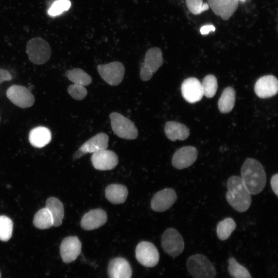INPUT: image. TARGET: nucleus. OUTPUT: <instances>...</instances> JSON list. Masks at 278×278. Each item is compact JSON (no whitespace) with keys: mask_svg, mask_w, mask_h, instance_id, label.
<instances>
[{"mask_svg":"<svg viewBox=\"0 0 278 278\" xmlns=\"http://www.w3.org/2000/svg\"><path fill=\"white\" fill-rule=\"evenodd\" d=\"M240 178L251 195L262 192L267 181L263 165L258 161L252 158H248L244 162L241 168Z\"/></svg>","mask_w":278,"mask_h":278,"instance_id":"obj_1","label":"nucleus"},{"mask_svg":"<svg viewBox=\"0 0 278 278\" xmlns=\"http://www.w3.org/2000/svg\"><path fill=\"white\" fill-rule=\"evenodd\" d=\"M225 198L228 203L239 212L246 211L251 204V194L238 176L230 177L227 181Z\"/></svg>","mask_w":278,"mask_h":278,"instance_id":"obj_2","label":"nucleus"},{"mask_svg":"<svg viewBox=\"0 0 278 278\" xmlns=\"http://www.w3.org/2000/svg\"><path fill=\"white\" fill-rule=\"evenodd\" d=\"M186 266L194 278H215L216 269L210 260L204 255L196 254L188 257Z\"/></svg>","mask_w":278,"mask_h":278,"instance_id":"obj_3","label":"nucleus"},{"mask_svg":"<svg viewBox=\"0 0 278 278\" xmlns=\"http://www.w3.org/2000/svg\"><path fill=\"white\" fill-rule=\"evenodd\" d=\"M26 53L32 63L41 65L49 60L51 51L49 44L45 40L37 37L28 42Z\"/></svg>","mask_w":278,"mask_h":278,"instance_id":"obj_4","label":"nucleus"},{"mask_svg":"<svg viewBox=\"0 0 278 278\" xmlns=\"http://www.w3.org/2000/svg\"><path fill=\"white\" fill-rule=\"evenodd\" d=\"M112 129L118 137L126 140L135 139L138 131L134 123L118 112L110 114Z\"/></svg>","mask_w":278,"mask_h":278,"instance_id":"obj_5","label":"nucleus"},{"mask_svg":"<svg viewBox=\"0 0 278 278\" xmlns=\"http://www.w3.org/2000/svg\"><path fill=\"white\" fill-rule=\"evenodd\" d=\"M163 59L161 50L158 47L149 49L145 55L144 62L140 67V77L144 81L150 80L153 74L162 66Z\"/></svg>","mask_w":278,"mask_h":278,"instance_id":"obj_6","label":"nucleus"},{"mask_svg":"<svg viewBox=\"0 0 278 278\" xmlns=\"http://www.w3.org/2000/svg\"><path fill=\"white\" fill-rule=\"evenodd\" d=\"M161 245L164 251L172 257L181 254L184 249L182 236L173 228H168L164 231L161 238Z\"/></svg>","mask_w":278,"mask_h":278,"instance_id":"obj_7","label":"nucleus"},{"mask_svg":"<svg viewBox=\"0 0 278 278\" xmlns=\"http://www.w3.org/2000/svg\"><path fill=\"white\" fill-rule=\"evenodd\" d=\"M135 257L144 266L153 267L158 263L160 256L158 249L152 243L143 241L136 247Z\"/></svg>","mask_w":278,"mask_h":278,"instance_id":"obj_8","label":"nucleus"},{"mask_svg":"<svg viewBox=\"0 0 278 278\" xmlns=\"http://www.w3.org/2000/svg\"><path fill=\"white\" fill-rule=\"evenodd\" d=\"M97 70L102 79L112 86L119 84L123 80L125 74L124 66L119 61L98 65Z\"/></svg>","mask_w":278,"mask_h":278,"instance_id":"obj_9","label":"nucleus"},{"mask_svg":"<svg viewBox=\"0 0 278 278\" xmlns=\"http://www.w3.org/2000/svg\"><path fill=\"white\" fill-rule=\"evenodd\" d=\"M6 95L11 102L22 108L31 107L35 101L30 90L21 85L14 84L10 86L6 91Z\"/></svg>","mask_w":278,"mask_h":278,"instance_id":"obj_10","label":"nucleus"},{"mask_svg":"<svg viewBox=\"0 0 278 278\" xmlns=\"http://www.w3.org/2000/svg\"><path fill=\"white\" fill-rule=\"evenodd\" d=\"M109 136L103 132L99 133L86 141L75 153L74 159H78L88 153H94L107 149L108 146Z\"/></svg>","mask_w":278,"mask_h":278,"instance_id":"obj_11","label":"nucleus"},{"mask_svg":"<svg viewBox=\"0 0 278 278\" xmlns=\"http://www.w3.org/2000/svg\"><path fill=\"white\" fill-rule=\"evenodd\" d=\"M81 251V242L75 236L64 238L60 246L61 257L65 263L74 261Z\"/></svg>","mask_w":278,"mask_h":278,"instance_id":"obj_12","label":"nucleus"},{"mask_svg":"<svg viewBox=\"0 0 278 278\" xmlns=\"http://www.w3.org/2000/svg\"><path fill=\"white\" fill-rule=\"evenodd\" d=\"M197 155L198 151L195 147H182L173 154L171 163L178 169H184L191 166L196 161Z\"/></svg>","mask_w":278,"mask_h":278,"instance_id":"obj_13","label":"nucleus"},{"mask_svg":"<svg viewBox=\"0 0 278 278\" xmlns=\"http://www.w3.org/2000/svg\"><path fill=\"white\" fill-rule=\"evenodd\" d=\"M91 161L95 169L107 170H111L117 166L118 158L114 152L104 149L93 153Z\"/></svg>","mask_w":278,"mask_h":278,"instance_id":"obj_14","label":"nucleus"},{"mask_svg":"<svg viewBox=\"0 0 278 278\" xmlns=\"http://www.w3.org/2000/svg\"><path fill=\"white\" fill-rule=\"evenodd\" d=\"M177 196L172 188H165L157 192L151 201V207L155 211L162 212L168 210L176 202Z\"/></svg>","mask_w":278,"mask_h":278,"instance_id":"obj_15","label":"nucleus"},{"mask_svg":"<svg viewBox=\"0 0 278 278\" xmlns=\"http://www.w3.org/2000/svg\"><path fill=\"white\" fill-rule=\"evenodd\" d=\"M181 89L183 98L189 103L200 101L203 96L201 83L195 77L185 79L181 84Z\"/></svg>","mask_w":278,"mask_h":278,"instance_id":"obj_16","label":"nucleus"},{"mask_svg":"<svg viewBox=\"0 0 278 278\" xmlns=\"http://www.w3.org/2000/svg\"><path fill=\"white\" fill-rule=\"evenodd\" d=\"M277 79L273 75H266L259 78L254 85L255 94L262 98L273 96L277 94Z\"/></svg>","mask_w":278,"mask_h":278,"instance_id":"obj_17","label":"nucleus"},{"mask_svg":"<svg viewBox=\"0 0 278 278\" xmlns=\"http://www.w3.org/2000/svg\"><path fill=\"white\" fill-rule=\"evenodd\" d=\"M213 12L223 20L229 19L236 10L238 0H207Z\"/></svg>","mask_w":278,"mask_h":278,"instance_id":"obj_18","label":"nucleus"},{"mask_svg":"<svg viewBox=\"0 0 278 278\" xmlns=\"http://www.w3.org/2000/svg\"><path fill=\"white\" fill-rule=\"evenodd\" d=\"M107 221L106 212L101 208L90 211L84 215L80 222L81 227L85 230H92L103 225Z\"/></svg>","mask_w":278,"mask_h":278,"instance_id":"obj_19","label":"nucleus"},{"mask_svg":"<svg viewBox=\"0 0 278 278\" xmlns=\"http://www.w3.org/2000/svg\"><path fill=\"white\" fill-rule=\"evenodd\" d=\"M108 274L109 278H131L132 269L126 259L118 257L110 262Z\"/></svg>","mask_w":278,"mask_h":278,"instance_id":"obj_20","label":"nucleus"},{"mask_svg":"<svg viewBox=\"0 0 278 278\" xmlns=\"http://www.w3.org/2000/svg\"><path fill=\"white\" fill-rule=\"evenodd\" d=\"M164 131L167 138L172 141L184 140L189 135V129L185 125L173 121L166 123Z\"/></svg>","mask_w":278,"mask_h":278,"instance_id":"obj_21","label":"nucleus"},{"mask_svg":"<svg viewBox=\"0 0 278 278\" xmlns=\"http://www.w3.org/2000/svg\"><path fill=\"white\" fill-rule=\"evenodd\" d=\"M50 131L45 127L39 126L33 128L29 134V141L32 146L37 148H42L48 144L51 141Z\"/></svg>","mask_w":278,"mask_h":278,"instance_id":"obj_22","label":"nucleus"},{"mask_svg":"<svg viewBox=\"0 0 278 278\" xmlns=\"http://www.w3.org/2000/svg\"><path fill=\"white\" fill-rule=\"evenodd\" d=\"M128 194L127 188L122 184H110L105 189L107 199L113 204L124 203L127 199Z\"/></svg>","mask_w":278,"mask_h":278,"instance_id":"obj_23","label":"nucleus"},{"mask_svg":"<svg viewBox=\"0 0 278 278\" xmlns=\"http://www.w3.org/2000/svg\"><path fill=\"white\" fill-rule=\"evenodd\" d=\"M45 207L51 215L53 226L57 227L61 225L64 215L62 203L57 198L49 197L46 200Z\"/></svg>","mask_w":278,"mask_h":278,"instance_id":"obj_24","label":"nucleus"},{"mask_svg":"<svg viewBox=\"0 0 278 278\" xmlns=\"http://www.w3.org/2000/svg\"><path fill=\"white\" fill-rule=\"evenodd\" d=\"M235 102V92L232 87L226 88L218 100V106L220 112L229 113L233 109Z\"/></svg>","mask_w":278,"mask_h":278,"instance_id":"obj_25","label":"nucleus"},{"mask_svg":"<svg viewBox=\"0 0 278 278\" xmlns=\"http://www.w3.org/2000/svg\"><path fill=\"white\" fill-rule=\"evenodd\" d=\"M65 75L74 84L86 86L92 82L91 77L83 70L79 68L67 71Z\"/></svg>","mask_w":278,"mask_h":278,"instance_id":"obj_26","label":"nucleus"},{"mask_svg":"<svg viewBox=\"0 0 278 278\" xmlns=\"http://www.w3.org/2000/svg\"><path fill=\"white\" fill-rule=\"evenodd\" d=\"M33 225L39 229H46L53 226V220L49 210L45 207L40 210L35 214Z\"/></svg>","mask_w":278,"mask_h":278,"instance_id":"obj_27","label":"nucleus"},{"mask_svg":"<svg viewBox=\"0 0 278 278\" xmlns=\"http://www.w3.org/2000/svg\"><path fill=\"white\" fill-rule=\"evenodd\" d=\"M236 227L235 221L231 218H227L218 222L216 228L218 238L221 240H227Z\"/></svg>","mask_w":278,"mask_h":278,"instance_id":"obj_28","label":"nucleus"},{"mask_svg":"<svg viewBox=\"0 0 278 278\" xmlns=\"http://www.w3.org/2000/svg\"><path fill=\"white\" fill-rule=\"evenodd\" d=\"M228 271L233 278H252L249 271L231 257L228 260Z\"/></svg>","mask_w":278,"mask_h":278,"instance_id":"obj_29","label":"nucleus"},{"mask_svg":"<svg viewBox=\"0 0 278 278\" xmlns=\"http://www.w3.org/2000/svg\"><path fill=\"white\" fill-rule=\"evenodd\" d=\"M201 83L203 95L207 98L214 96L218 88L216 77L213 75H208L203 78Z\"/></svg>","mask_w":278,"mask_h":278,"instance_id":"obj_30","label":"nucleus"},{"mask_svg":"<svg viewBox=\"0 0 278 278\" xmlns=\"http://www.w3.org/2000/svg\"><path fill=\"white\" fill-rule=\"evenodd\" d=\"M13 231V222L7 216H0V240L3 241H8L12 236Z\"/></svg>","mask_w":278,"mask_h":278,"instance_id":"obj_31","label":"nucleus"},{"mask_svg":"<svg viewBox=\"0 0 278 278\" xmlns=\"http://www.w3.org/2000/svg\"><path fill=\"white\" fill-rule=\"evenodd\" d=\"M71 6V3L69 0H57L51 5L47 12L50 16H57L68 10Z\"/></svg>","mask_w":278,"mask_h":278,"instance_id":"obj_32","label":"nucleus"},{"mask_svg":"<svg viewBox=\"0 0 278 278\" xmlns=\"http://www.w3.org/2000/svg\"><path fill=\"white\" fill-rule=\"evenodd\" d=\"M186 4L189 11L195 15L201 14L208 9L207 3H203V0H186Z\"/></svg>","mask_w":278,"mask_h":278,"instance_id":"obj_33","label":"nucleus"},{"mask_svg":"<svg viewBox=\"0 0 278 278\" xmlns=\"http://www.w3.org/2000/svg\"><path fill=\"white\" fill-rule=\"evenodd\" d=\"M67 92L72 98L78 100H82L87 95V90L84 86L77 84L70 85Z\"/></svg>","mask_w":278,"mask_h":278,"instance_id":"obj_34","label":"nucleus"},{"mask_svg":"<svg viewBox=\"0 0 278 278\" xmlns=\"http://www.w3.org/2000/svg\"><path fill=\"white\" fill-rule=\"evenodd\" d=\"M12 79V76L7 70L0 68V84Z\"/></svg>","mask_w":278,"mask_h":278,"instance_id":"obj_35","label":"nucleus"},{"mask_svg":"<svg viewBox=\"0 0 278 278\" xmlns=\"http://www.w3.org/2000/svg\"><path fill=\"white\" fill-rule=\"evenodd\" d=\"M271 186L273 192L278 196V174L275 173L271 178Z\"/></svg>","mask_w":278,"mask_h":278,"instance_id":"obj_36","label":"nucleus"},{"mask_svg":"<svg viewBox=\"0 0 278 278\" xmlns=\"http://www.w3.org/2000/svg\"><path fill=\"white\" fill-rule=\"evenodd\" d=\"M215 27L212 25H207L202 26L200 29V32L202 34H207L211 31H214Z\"/></svg>","mask_w":278,"mask_h":278,"instance_id":"obj_37","label":"nucleus"},{"mask_svg":"<svg viewBox=\"0 0 278 278\" xmlns=\"http://www.w3.org/2000/svg\"><path fill=\"white\" fill-rule=\"evenodd\" d=\"M0 278H1V272H0Z\"/></svg>","mask_w":278,"mask_h":278,"instance_id":"obj_38","label":"nucleus"},{"mask_svg":"<svg viewBox=\"0 0 278 278\" xmlns=\"http://www.w3.org/2000/svg\"><path fill=\"white\" fill-rule=\"evenodd\" d=\"M238 1H244L245 0H238Z\"/></svg>","mask_w":278,"mask_h":278,"instance_id":"obj_39","label":"nucleus"}]
</instances>
